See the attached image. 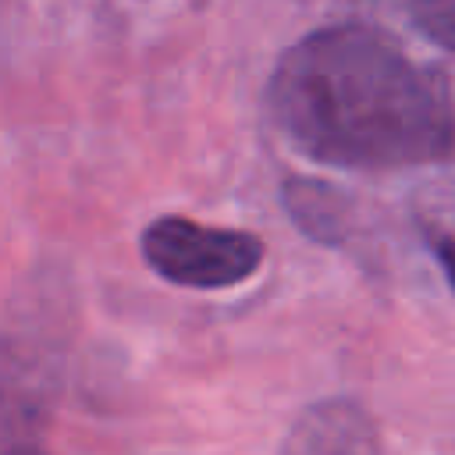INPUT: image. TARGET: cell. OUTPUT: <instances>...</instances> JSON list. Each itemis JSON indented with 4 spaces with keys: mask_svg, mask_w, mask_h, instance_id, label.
Instances as JSON below:
<instances>
[{
    "mask_svg": "<svg viewBox=\"0 0 455 455\" xmlns=\"http://www.w3.org/2000/svg\"><path fill=\"white\" fill-rule=\"evenodd\" d=\"M267 107L295 153L341 171H405L455 153V100L387 32L327 25L291 43Z\"/></svg>",
    "mask_w": 455,
    "mask_h": 455,
    "instance_id": "cell-1",
    "label": "cell"
},
{
    "mask_svg": "<svg viewBox=\"0 0 455 455\" xmlns=\"http://www.w3.org/2000/svg\"><path fill=\"white\" fill-rule=\"evenodd\" d=\"M142 263L167 284L224 291L245 284L263 267V238L242 228L199 224L181 213L149 220L139 235Z\"/></svg>",
    "mask_w": 455,
    "mask_h": 455,
    "instance_id": "cell-2",
    "label": "cell"
},
{
    "mask_svg": "<svg viewBox=\"0 0 455 455\" xmlns=\"http://www.w3.org/2000/svg\"><path fill=\"white\" fill-rule=\"evenodd\" d=\"M277 455H380V437L359 402L320 398L291 419Z\"/></svg>",
    "mask_w": 455,
    "mask_h": 455,
    "instance_id": "cell-3",
    "label": "cell"
},
{
    "mask_svg": "<svg viewBox=\"0 0 455 455\" xmlns=\"http://www.w3.org/2000/svg\"><path fill=\"white\" fill-rule=\"evenodd\" d=\"M284 206L291 220L316 242L338 245L345 235V206L338 192H331L320 181H288L284 188Z\"/></svg>",
    "mask_w": 455,
    "mask_h": 455,
    "instance_id": "cell-4",
    "label": "cell"
},
{
    "mask_svg": "<svg viewBox=\"0 0 455 455\" xmlns=\"http://www.w3.org/2000/svg\"><path fill=\"white\" fill-rule=\"evenodd\" d=\"M409 11L427 39L455 50V0H409Z\"/></svg>",
    "mask_w": 455,
    "mask_h": 455,
    "instance_id": "cell-5",
    "label": "cell"
},
{
    "mask_svg": "<svg viewBox=\"0 0 455 455\" xmlns=\"http://www.w3.org/2000/svg\"><path fill=\"white\" fill-rule=\"evenodd\" d=\"M430 249H434V256H437L444 277H448L451 288H455V231H434V235H430Z\"/></svg>",
    "mask_w": 455,
    "mask_h": 455,
    "instance_id": "cell-6",
    "label": "cell"
},
{
    "mask_svg": "<svg viewBox=\"0 0 455 455\" xmlns=\"http://www.w3.org/2000/svg\"><path fill=\"white\" fill-rule=\"evenodd\" d=\"M0 455H50V451H43V448H36V444H21V441H14V444H4Z\"/></svg>",
    "mask_w": 455,
    "mask_h": 455,
    "instance_id": "cell-7",
    "label": "cell"
}]
</instances>
